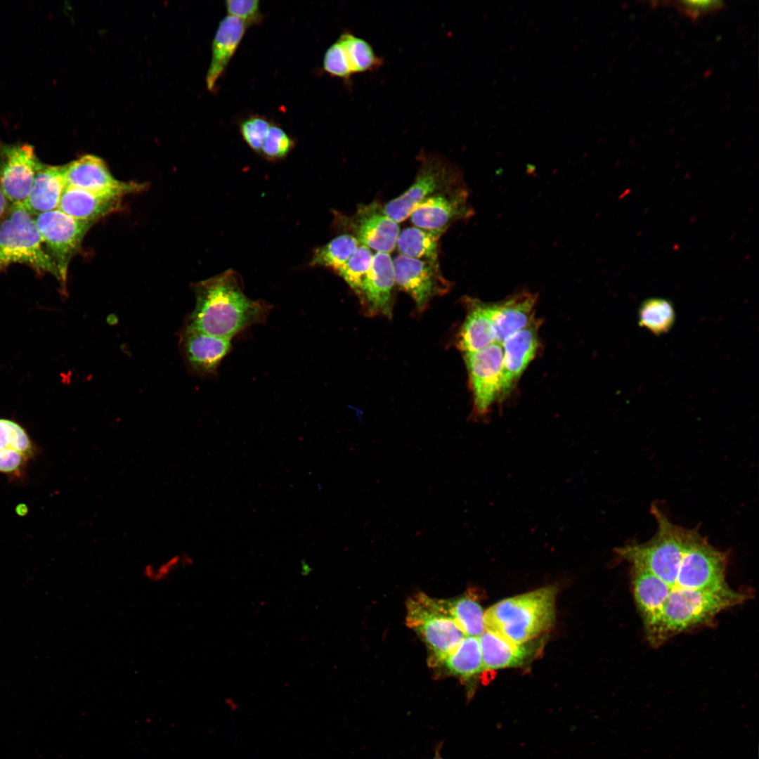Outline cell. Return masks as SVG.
Returning <instances> with one entry per match:
<instances>
[{"instance_id":"obj_35","label":"cell","mask_w":759,"mask_h":759,"mask_svg":"<svg viewBox=\"0 0 759 759\" xmlns=\"http://www.w3.org/2000/svg\"><path fill=\"white\" fill-rule=\"evenodd\" d=\"M294 146L292 138L277 124H271L260 153L271 160L285 157Z\"/></svg>"},{"instance_id":"obj_19","label":"cell","mask_w":759,"mask_h":759,"mask_svg":"<svg viewBox=\"0 0 759 759\" xmlns=\"http://www.w3.org/2000/svg\"><path fill=\"white\" fill-rule=\"evenodd\" d=\"M536 300V294L521 292L489 304L496 342L502 344L511 335L533 324Z\"/></svg>"},{"instance_id":"obj_6","label":"cell","mask_w":759,"mask_h":759,"mask_svg":"<svg viewBox=\"0 0 759 759\" xmlns=\"http://www.w3.org/2000/svg\"><path fill=\"white\" fill-rule=\"evenodd\" d=\"M406 622L425 643L433 668L451 652L466 636L435 598L420 593L409 599Z\"/></svg>"},{"instance_id":"obj_11","label":"cell","mask_w":759,"mask_h":759,"mask_svg":"<svg viewBox=\"0 0 759 759\" xmlns=\"http://www.w3.org/2000/svg\"><path fill=\"white\" fill-rule=\"evenodd\" d=\"M41 164L30 144H0V188L11 204L25 202Z\"/></svg>"},{"instance_id":"obj_26","label":"cell","mask_w":759,"mask_h":759,"mask_svg":"<svg viewBox=\"0 0 759 759\" xmlns=\"http://www.w3.org/2000/svg\"><path fill=\"white\" fill-rule=\"evenodd\" d=\"M121 200L122 198L99 195L66 186L58 209L77 220L95 223L98 220L117 211L119 208Z\"/></svg>"},{"instance_id":"obj_7","label":"cell","mask_w":759,"mask_h":759,"mask_svg":"<svg viewBox=\"0 0 759 759\" xmlns=\"http://www.w3.org/2000/svg\"><path fill=\"white\" fill-rule=\"evenodd\" d=\"M728 554L718 550L697 529L687 528L683 557L673 591L717 590L726 581Z\"/></svg>"},{"instance_id":"obj_32","label":"cell","mask_w":759,"mask_h":759,"mask_svg":"<svg viewBox=\"0 0 759 759\" xmlns=\"http://www.w3.org/2000/svg\"><path fill=\"white\" fill-rule=\"evenodd\" d=\"M675 320L673 305L667 299L656 297L645 299L638 310L639 325L655 335L668 332Z\"/></svg>"},{"instance_id":"obj_30","label":"cell","mask_w":759,"mask_h":759,"mask_svg":"<svg viewBox=\"0 0 759 759\" xmlns=\"http://www.w3.org/2000/svg\"><path fill=\"white\" fill-rule=\"evenodd\" d=\"M338 39L344 46L353 74L374 71L382 65L383 58L375 53L367 40L349 31L342 32Z\"/></svg>"},{"instance_id":"obj_1","label":"cell","mask_w":759,"mask_h":759,"mask_svg":"<svg viewBox=\"0 0 759 759\" xmlns=\"http://www.w3.org/2000/svg\"><path fill=\"white\" fill-rule=\"evenodd\" d=\"M194 289L196 302L186 326L189 328L231 339L266 316V304L248 298L232 271L201 281Z\"/></svg>"},{"instance_id":"obj_9","label":"cell","mask_w":759,"mask_h":759,"mask_svg":"<svg viewBox=\"0 0 759 759\" xmlns=\"http://www.w3.org/2000/svg\"><path fill=\"white\" fill-rule=\"evenodd\" d=\"M421 157V167L413 183L383 206L385 214L398 223L429 197L455 186L456 174L444 160L432 155Z\"/></svg>"},{"instance_id":"obj_3","label":"cell","mask_w":759,"mask_h":759,"mask_svg":"<svg viewBox=\"0 0 759 759\" xmlns=\"http://www.w3.org/2000/svg\"><path fill=\"white\" fill-rule=\"evenodd\" d=\"M557 592L549 585L497 602L485 611L486 630L515 644L533 641L554 623Z\"/></svg>"},{"instance_id":"obj_14","label":"cell","mask_w":759,"mask_h":759,"mask_svg":"<svg viewBox=\"0 0 759 759\" xmlns=\"http://www.w3.org/2000/svg\"><path fill=\"white\" fill-rule=\"evenodd\" d=\"M393 264L395 283L411 296L420 309L449 288L448 283L441 274L439 264L402 254L397 255Z\"/></svg>"},{"instance_id":"obj_18","label":"cell","mask_w":759,"mask_h":759,"mask_svg":"<svg viewBox=\"0 0 759 759\" xmlns=\"http://www.w3.org/2000/svg\"><path fill=\"white\" fill-rule=\"evenodd\" d=\"M36 451L34 442L22 425L0 418V473L20 476Z\"/></svg>"},{"instance_id":"obj_31","label":"cell","mask_w":759,"mask_h":759,"mask_svg":"<svg viewBox=\"0 0 759 759\" xmlns=\"http://www.w3.org/2000/svg\"><path fill=\"white\" fill-rule=\"evenodd\" d=\"M360 245L350 234L340 235L315 249L310 264L325 266L337 272Z\"/></svg>"},{"instance_id":"obj_39","label":"cell","mask_w":759,"mask_h":759,"mask_svg":"<svg viewBox=\"0 0 759 759\" xmlns=\"http://www.w3.org/2000/svg\"><path fill=\"white\" fill-rule=\"evenodd\" d=\"M225 4L228 15L241 20L247 26L257 23L262 18L258 0H227Z\"/></svg>"},{"instance_id":"obj_33","label":"cell","mask_w":759,"mask_h":759,"mask_svg":"<svg viewBox=\"0 0 759 759\" xmlns=\"http://www.w3.org/2000/svg\"><path fill=\"white\" fill-rule=\"evenodd\" d=\"M372 258L370 249L360 245L345 265L337 272L358 294L371 266Z\"/></svg>"},{"instance_id":"obj_21","label":"cell","mask_w":759,"mask_h":759,"mask_svg":"<svg viewBox=\"0 0 759 759\" xmlns=\"http://www.w3.org/2000/svg\"><path fill=\"white\" fill-rule=\"evenodd\" d=\"M247 28L241 20L227 15L219 22L212 44V58L206 76L209 91H214L238 49Z\"/></svg>"},{"instance_id":"obj_41","label":"cell","mask_w":759,"mask_h":759,"mask_svg":"<svg viewBox=\"0 0 759 759\" xmlns=\"http://www.w3.org/2000/svg\"><path fill=\"white\" fill-rule=\"evenodd\" d=\"M441 745H442V744H439V745H438V746L436 747V750H435V754H434V756L433 757V758H432V759H443V757L441 756Z\"/></svg>"},{"instance_id":"obj_13","label":"cell","mask_w":759,"mask_h":759,"mask_svg":"<svg viewBox=\"0 0 759 759\" xmlns=\"http://www.w3.org/2000/svg\"><path fill=\"white\" fill-rule=\"evenodd\" d=\"M342 220L360 245L387 254L396 247L399 226L385 214L383 206L378 202L361 205L353 216Z\"/></svg>"},{"instance_id":"obj_8","label":"cell","mask_w":759,"mask_h":759,"mask_svg":"<svg viewBox=\"0 0 759 759\" xmlns=\"http://www.w3.org/2000/svg\"><path fill=\"white\" fill-rule=\"evenodd\" d=\"M35 223L45 248L52 258L65 289L68 266L93 223L80 221L58 209L35 216Z\"/></svg>"},{"instance_id":"obj_17","label":"cell","mask_w":759,"mask_h":759,"mask_svg":"<svg viewBox=\"0 0 759 759\" xmlns=\"http://www.w3.org/2000/svg\"><path fill=\"white\" fill-rule=\"evenodd\" d=\"M394 283V264L390 254L376 252L358 294L369 311L390 315Z\"/></svg>"},{"instance_id":"obj_20","label":"cell","mask_w":759,"mask_h":759,"mask_svg":"<svg viewBox=\"0 0 759 759\" xmlns=\"http://www.w3.org/2000/svg\"><path fill=\"white\" fill-rule=\"evenodd\" d=\"M479 640L484 670L522 666L534 657L538 647L532 641L515 644L487 630Z\"/></svg>"},{"instance_id":"obj_22","label":"cell","mask_w":759,"mask_h":759,"mask_svg":"<svg viewBox=\"0 0 759 759\" xmlns=\"http://www.w3.org/2000/svg\"><path fill=\"white\" fill-rule=\"evenodd\" d=\"M501 344L503 351L502 396H505L535 356L538 340L534 325L511 335Z\"/></svg>"},{"instance_id":"obj_29","label":"cell","mask_w":759,"mask_h":759,"mask_svg":"<svg viewBox=\"0 0 759 759\" xmlns=\"http://www.w3.org/2000/svg\"><path fill=\"white\" fill-rule=\"evenodd\" d=\"M443 233L408 227L399 233L396 247L400 254L439 264V242Z\"/></svg>"},{"instance_id":"obj_25","label":"cell","mask_w":759,"mask_h":759,"mask_svg":"<svg viewBox=\"0 0 759 759\" xmlns=\"http://www.w3.org/2000/svg\"><path fill=\"white\" fill-rule=\"evenodd\" d=\"M631 589L644 629L659 615L670 592L669 587L649 571L631 565Z\"/></svg>"},{"instance_id":"obj_12","label":"cell","mask_w":759,"mask_h":759,"mask_svg":"<svg viewBox=\"0 0 759 759\" xmlns=\"http://www.w3.org/2000/svg\"><path fill=\"white\" fill-rule=\"evenodd\" d=\"M67 186L99 195L122 198L145 187L136 182L117 180L106 163L93 155H85L65 164Z\"/></svg>"},{"instance_id":"obj_10","label":"cell","mask_w":759,"mask_h":759,"mask_svg":"<svg viewBox=\"0 0 759 759\" xmlns=\"http://www.w3.org/2000/svg\"><path fill=\"white\" fill-rule=\"evenodd\" d=\"M465 355L473 391L474 416L477 419L485 418L493 403L502 396V344L495 342L480 351Z\"/></svg>"},{"instance_id":"obj_23","label":"cell","mask_w":759,"mask_h":759,"mask_svg":"<svg viewBox=\"0 0 759 759\" xmlns=\"http://www.w3.org/2000/svg\"><path fill=\"white\" fill-rule=\"evenodd\" d=\"M439 675L453 676L467 687L469 696L474 692V682L484 671L479 637L465 636L451 652L437 663Z\"/></svg>"},{"instance_id":"obj_37","label":"cell","mask_w":759,"mask_h":759,"mask_svg":"<svg viewBox=\"0 0 759 759\" xmlns=\"http://www.w3.org/2000/svg\"><path fill=\"white\" fill-rule=\"evenodd\" d=\"M271 124L265 117L259 115H252L240 123V131L248 146L254 151L260 153Z\"/></svg>"},{"instance_id":"obj_16","label":"cell","mask_w":759,"mask_h":759,"mask_svg":"<svg viewBox=\"0 0 759 759\" xmlns=\"http://www.w3.org/2000/svg\"><path fill=\"white\" fill-rule=\"evenodd\" d=\"M231 339L219 337L186 327L181 346L187 363L193 371L213 373L231 349Z\"/></svg>"},{"instance_id":"obj_38","label":"cell","mask_w":759,"mask_h":759,"mask_svg":"<svg viewBox=\"0 0 759 759\" xmlns=\"http://www.w3.org/2000/svg\"><path fill=\"white\" fill-rule=\"evenodd\" d=\"M692 20L712 14L724 8V2L718 0L666 1Z\"/></svg>"},{"instance_id":"obj_40","label":"cell","mask_w":759,"mask_h":759,"mask_svg":"<svg viewBox=\"0 0 759 759\" xmlns=\"http://www.w3.org/2000/svg\"><path fill=\"white\" fill-rule=\"evenodd\" d=\"M11 203L8 201L1 189L0 188V222L8 212Z\"/></svg>"},{"instance_id":"obj_28","label":"cell","mask_w":759,"mask_h":759,"mask_svg":"<svg viewBox=\"0 0 759 759\" xmlns=\"http://www.w3.org/2000/svg\"><path fill=\"white\" fill-rule=\"evenodd\" d=\"M436 600L466 636L479 637L486 630L485 612L472 595L466 593L453 599Z\"/></svg>"},{"instance_id":"obj_2","label":"cell","mask_w":759,"mask_h":759,"mask_svg":"<svg viewBox=\"0 0 759 759\" xmlns=\"http://www.w3.org/2000/svg\"><path fill=\"white\" fill-rule=\"evenodd\" d=\"M749 595L727 585L717 590L670 592L653 622L645 630L649 642L659 646L671 637L709 624L722 611L741 604Z\"/></svg>"},{"instance_id":"obj_5","label":"cell","mask_w":759,"mask_h":759,"mask_svg":"<svg viewBox=\"0 0 759 759\" xmlns=\"http://www.w3.org/2000/svg\"><path fill=\"white\" fill-rule=\"evenodd\" d=\"M32 214L23 203L11 204L0 222V271L13 264H26L39 274L58 281L56 265L44 245Z\"/></svg>"},{"instance_id":"obj_36","label":"cell","mask_w":759,"mask_h":759,"mask_svg":"<svg viewBox=\"0 0 759 759\" xmlns=\"http://www.w3.org/2000/svg\"><path fill=\"white\" fill-rule=\"evenodd\" d=\"M323 67L330 75L345 81H349L353 75L344 46L339 39L325 51Z\"/></svg>"},{"instance_id":"obj_4","label":"cell","mask_w":759,"mask_h":759,"mask_svg":"<svg viewBox=\"0 0 759 759\" xmlns=\"http://www.w3.org/2000/svg\"><path fill=\"white\" fill-rule=\"evenodd\" d=\"M651 512L657 523L654 536L644 543L617 547L615 552L631 565L655 575L669 587L670 592L675 588L682 559L687 528L673 524L654 505Z\"/></svg>"},{"instance_id":"obj_27","label":"cell","mask_w":759,"mask_h":759,"mask_svg":"<svg viewBox=\"0 0 759 759\" xmlns=\"http://www.w3.org/2000/svg\"><path fill=\"white\" fill-rule=\"evenodd\" d=\"M472 304L458 342L465 354L480 351L496 342L489 304L478 301Z\"/></svg>"},{"instance_id":"obj_24","label":"cell","mask_w":759,"mask_h":759,"mask_svg":"<svg viewBox=\"0 0 759 759\" xmlns=\"http://www.w3.org/2000/svg\"><path fill=\"white\" fill-rule=\"evenodd\" d=\"M65 164H41L33 181L24 206L34 216L58 208L61 195L67 186Z\"/></svg>"},{"instance_id":"obj_15","label":"cell","mask_w":759,"mask_h":759,"mask_svg":"<svg viewBox=\"0 0 759 759\" xmlns=\"http://www.w3.org/2000/svg\"><path fill=\"white\" fill-rule=\"evenodd\" d=\"M468 193L464 187H453L439 193L419 205L410 215L415 227L445 231L457 220L472 215L467 202Z\"/></svg>"},{"instance_id":"obj_34","label":"cell","mask_w":759,"mask_h":759,"mask_svg":"<svg viewBox=\"0 0 759 759\" xmlns=\"http://www.w3.org/2000/svg\"><path fill=\"white\" fill-rule=\"evenodd\" d=\"M193 559L187 553L175 554L157 564L148 563L142 570L143 577L153 583L169 579L181 568L190 566Z\"/></svg>"}]
</instances>
